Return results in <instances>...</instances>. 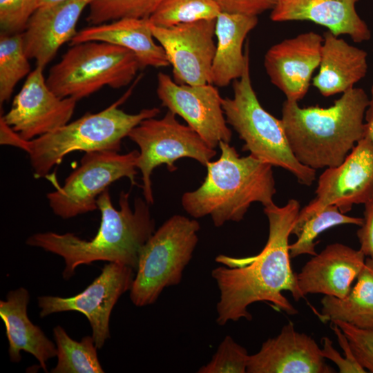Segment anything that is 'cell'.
<instances>
[{"mask_svg": "<svg viewBox=\"0 0 373 373\" xmlns=\"http://www.w3.org/2000/svg\"><path fill=\"white\" fill-rule=\"evenodd\" d=\"M300 210V203L295 199L283 207L275 204L264 207L269 235L262 251L246 258L226 255L216 258L222 265L211 272L220 293L216 307L219 325L240 318L251 320L248 307L260 301L270 303L288 315L298 314L283 291H289L296 301L304 298L291 267L289 249V238Z\"/></svg>", "mask_w": 373, "mask_h": 373, "instance_id": "1", "label": "cell"}, {"mask_svg": "<svg viewBox=\"0 0 373 373\" xmlns=\"http://www.w3.org/2000/svg\"><path fill=\"white\" fill-rule=\"evenodd\" d=\"M129 192L122 191L119 197V209L112 204L109 189L97 198L101 222L97 234L90 240L74 233L59 234L48 231L30 236L26 244L41 248L62 257L66 267L63 277L69 279L76 268L95 261H108L136 269L140 251L155 231L149 204L141 198L129 202Z\"/></svg>", "mask_w": 373, "mask_h": 373, "instance_id": "2", "label": "cell"}, {"mask_svg": "<svg viewBox=\"0 0 373 373\" xmlns=\"http://www.w3.org/2000/svg\"><path fill=\"white\" fill-rule=\"evenodd\" d=\"M368 102L365 90L354 87L327 108L286 99L281 120L296 158L316 171L341 164L363 138Z\"/></svg>", "mask_w": 373, "mask_h": 373, "instance_id": "3", "label": "cell"}, {"mask_svg": "<svg viewBox=\"0 0 373 373\" xmlns=\"http://www.w3.org/2000/svg\"><path fill=\"white\" fill-rule=\"evenodd\" d=\"M218 160L207 165L203 183L182 197L184 211L195 218L210 216L213 224L240 222L250 205L274 204L276 193L272 166L249 154L240 157L229 143L220 142Z\"/></svg>", "mask_w": 373, "mask_h": 373, "instance_id": "4", "label": "cell"}, {"mask_svg": "<svg viewBox=\"0 0 373 373\" xmlns=\"http://www.w3.org/2000/svg\"><path fill=\"white\" fill-rule=\"evenodd\" d=\"M130 91L105 109L87 113L55 131L28 141L26 153L36 178H43L68 154L77 151L119 152L122 140L142 120L155 117L158 108H144L135 114L119 106Z\"/></svg>", "mask_w": 373, "mask_h": 373, "instance_id": "5", "label": "cell"}, {"mask_svg": "<svg viewBox=\"0 0 373 373\" xmlns=\"http://www.w3.org/2000/svg\"><path fill=\"white\" fill-rule=\"evenodd\" d=\"M233 89L231 98H223L222 108L227 124L245 142L242 150L272 166L288 171L300 184L312 185L316 170L296 158L282 120L267 112L256 96L251 82L249 58L242 76L233 82Z\"/></svg>", "mask_w": 373, "mask_h": 373, "instance_id": "6", "label": "cell"}, {"mask_svg": "<svg viewBox=\"0 0 373 373\" xmlns=\"http://www.w3.org/2000/svg\"><path fill=\"white\" fill-rule=\"evenodd\" d=\"M142 69L131 50L90 41L71 45L50 68L46 83L58 97L79 101L104 86L120 88L127 86Z\"/></svg>", "mask_w": 373, "mask_h": 373, "instance_id": "7", "label": "cell"}, {"mask_svg": "<svg viewBox=\"0 0 373 373\" xmlns=\"http://www.w3.org/2000/svg\"><path fill=\"white\" fill-rule=\"evenodd\" d=\"M199 222L174 215L142 247L130 298L137 307L154 303L166 287L181 282L198 244Z\"/></svg>", "mask_w": 373, "mask_h": 373, "instance_id": "8", "label": "cell"}, {"mask_svg": "<svg viewBox=\"0 0 373 373\" xmlns=\"http://www.w3.org/2000/svg\"><path fill=\"white\" fill-rule=\"evenodd\" d=\"M175 115L168 111L161 119H145L127 136L140 149L136 167L142 173L143 195L149 204L154 202L151 175L157 166L166 164L169 171H174V162L182 157L206 166L216 155L214 149L188 125L180 124Z\"/></svg>", "mask_w": 373, "mask_h": 373, "instance_id": "9", "label": "cell"}, {"mask_svg": "<svg viewBox=\"0 0 373 373\" xmlns=\"http://www.w3.org/2000/svg\"><path fill=\"white\" fill-rule=\"evenodd\" d=\"M138 154L137 150L125 154L111 151L86 152L64 185L47 193L54 214L68 219L98 209L99 195L122 178H127L135 185Z\"/></svg>", "mask_w": 373, "mask_h": 373, "instance_id": "10", "label": "cell"}, {"mask_svg": "<svg viewBox=\"0 0 373 373\" xmlns=\"http://www.w3.org/2000/svg\"><path fill=\"white\" fill-rule=\"evenodd\" d=\"M316 197L300 210L298 224L329 206L349 212L353 205L373 200V146L359 140L339 165L326 168L318 178Z\"/></svg>", "mask_w": 373, "mask_h": 373, "instance_id": "11", "label": "cell"}, {"mask_svg": "<svg viewBox=\"0 0 373 373\" xmlns=\"http://www.w3.org/2000/svg\"><path fill=\"white\" fill-rule=\"evenodd\" d=\"M131 267L109 262L101 274L82 292L68 298L44 296L38 298L41 317L51 314L76 311L82 313L92 328L97 349L110 337L109 320L119 297L130 290L135 275Z\"/></svg>", "mask_w": 373, "mask_h": 373, "instance_id": "12", "label": "cell"}, {"mask_svg": "<svg viewBox=\"0 0 373 373\" xmlns=\"http://www.w3.org/2000/svg\"><path fill=\"white\" fill-rule=\"evenodd\" d=\"M157 80L156 93L162 106L184 119L210 147L215 149L220 142H231L232 132L216 86L179 84L162 72Z\"/></svg>", "mask_w": 373, "mask_h": 373, "instance_id": "13", "label": "cell"}, {"mask_svg": "<svg viewBox=\"0 0 373 373\" xmlns=\"http://www.w3.org/2000/svg\"><path fill=\"white\" fill-rule=\"evenodd\" d=\"M216 19L200 20L170 27L152 24L153 37L163 48L179 84H210L216 52Z\"/></svg>", "mask_w": 373, "mask_h": 373, "instance_id": "14", "label": "cell"}, {"mask_svg": "<svg viewBox=\"0 0 373 373\" xmlns=\"http://www.w3.org/2000/svg\"><path fill=\"white\" fill-rule=\"evenodd\" d=\"M77 102L74 98H61L54 93L47 85L44 68L36 66L2 117L23 139L32 140L68 124Z\"/></svg>", "mask_w": 373, "mask_h": 373, "instance_id": "15", "label": "cell"}, {"mask_svg": "<svg viewBox=\"0 0 373 373\" xmlns=\"http://www.w3.org/2000/svg\"><path fill=\"white\" fill-rule=\"evenodd\" d=\"M323 42V36L311 31L283 40L266 52L265 70L287 100L298 102L307 94L320 65Z\"/></svg>", "mask_w": 373, "mask_h": 373, "instance_id": "16", "label": "cell"}, {"mask_svg": "<svg viewBox=\"0 0 373 373\" xmlns=\"http://www.w3.org/2000/svg\"><path fill=\"white\" fill-rule=\"evenodd\" d=\"M247 373H333L316 341L289 322L249 356Z\"/></svg>", "mask_w": 373, "mask_h": 373, "instance_id": "17", "label": "cell"}, {"mask_svg": "<svg viewBox=\"0 0 373 373\" xmlns=\"http://www.w3.org/2000/svg\"><path fill=\"white\" fill-rule=\"evenodd\" d=\"M90 0H67L39 6L21 33L25 52L36 66L46 67L58 50L75 36L78 20Z\"/></svg>", "mask_w": 373, "mask_h": 373, "instance_id": "18", "label": "cell"}, {"mask_svg": "<svg viewBox=\"0 0 373 373\" xmlns=\"http://www.w3.org/2000/svg\"><path fill=\"white\" fill-rule=\"evenodd\" d=\"M365 256L339 242L329 244L308 260L296 274L302 294H322L339 298L350 291L362 269Z\"/></svg>", "mask_w": 373, "mask_h": 373, "instance_id": "19", "label": "cell"}, {"mask_svg": "<svg viewBox=\"0 0 373 373\" xmlns=\"http://www.w3.org/2000/svg\"><path fill=\"white\" fill-rule=\"evenodd\" d=\"M360 0H278L271 10L275 22L309 21L334 35H347L356 43L368 41L371 32L356 10Z\"/></svg>", "mask_w": 373, "mask_h": 373, "instance_id": "20", "label": "cell"}, {"mask_svg": "<svg viewBox=\"0 0 373 373\" xmlns=\"http://www.w3.org/2000/svg\"><path fill=\"white\" fill-rule=\"evenodd\" d=\"M149 18H122L77 31L70 41L74 45L96 41L119 46L131 50L142 68H162L169 64L163 48L155 43Z\"/></svg>", "mask_w": 373, "mask_h": 373, "instance_id": "21", "label": "cell"}, {"mask_svg": "<svg viewBox=\"0 0 373 373\" xmlns=\"http://www.w3.org/2000/svg\"><path fill=\"white\" fill-rule=\"evenodd\" d=\"M258 22L257 16L220 12L216 19L217 44L210 84L225 87L242 76L249 58V46L247 44L243 51V44Z\"/></svg>", "mask_w": 373, "mask_h": 373, "instance_id": "22", "label": "cell"}, {"mask_svg": "<svg viewBox=\"0 0 373 373\" xmlns=\"http://www.w3.org/2000/svg\"><path fill=\"white\" fill-rule=\"evenodd\" d=\"M29 300L27 289L19 287L9 291L6 300L0 301V316L6 327L8 354L10 360L17 363L21 358V351L30 353L46 372V361L57 356V347L41 328L28 318L27 306Z\"/></svg>", "mask_w": 373, "mask_h": 373, "instance_id": "23", "label": "cell"}, {"mask_svg": "<svg viewBox=\"0 0 373 373\" xmlns=\"http://www.w3.org/2000/svg\"><path fill=\"white\" fill-rule=\"evenodd\" d=\"M366 51L352 46L330 31L323 34L318 73L312 84L324 97L354 88L367 70Z\"/></svg>", "mask_w": 373, "mask_h": 373, "instance_id": "24", "label": "cell"}, {"mask_svg": "<svg viewBox=\"0 0 373 373\" xmlns=\"http://www.w3.org/2000/svg\"><path fill=\"white\" fill-rule=\"evenodd\" d=\"M355 285L343 298L324 296L321 321H342L363 329H373V258H365Z\"/></svg>", "mask_w": 373, "mask_h": 373, "instance_id": "25", "label": "cell"}, {"mask_svg": "<svg viewBox=\"0 0 373 373\" xmlns=\"http://www.w3.org/2000/svg\"><path fill=\"white\" fill-rule=\"evenodd\" d=\"M57 363L52 373H103L93 336L72 339L60 325L53 329Z\"/></svg>", "mask_w": 373, "mask_h": 373, "instance_id": "26", "label": "cell"}, {"mask_svg": "<svg viewBox=\"0 0 373 373\" xmlns=\"http://www.w3.org/2000/svg\"><path fill=\"white\" fill-rule=\"evenodd\" d=\"M362 218L352 217L340 211L335 206H329L320 212L312 215L298 224H294L291 234L296 236L297 240L289 245V255L295 258L300 255L314 256L316 238L329 228L341 224H363Z\"/></svg>", "mask_w": 373, "mask_h": 373, "instance_id": "27", "label": "cell"}, {"mask_svg": "<svg viewBox=\"0 0 373 373\" xmlns=\"http://www.w3.org/2000/svg\"><path fill=\"white\" fill-rule=\"evenodd\" d=\"M21 33L0 35V103L11 97L17 84L31 72Z\"/></svg>", "mask_w": 373, "mask_h": 373, "instance_id": "28", "label": "cell"}, {"mask_svg": "<svg viewBox=\"0 0 373 373\" xmlns=\"http://www.w3.org/2000/svg\"><path fill=\"white\" fill-rule=\"evenodd\" d=\"M221 8L214 0H164L149 20L154 26L170 27L205 19H216Z\"/></svg>", "mask_w": 373, "mask_h": 373, "instance_id": "29", "label": "cell"}, {"mask_svg": "<svg viewBox=\"0 0 373 373\" xmlns=\"http://www.w3.org/2000/svg\"><path fill=\"white\" fill-rule=\"evenodd\" d=\"M164 0H90L86 21L97 25L122 18H149Z\"/></svg>", "mask_w": 373, "mask_h": 373, "instance_id": "30", "label": "cell"}, {"mask_svg": "<svg viewBox=\"0 0 373 373\" xmlns=\"http://www.w3.org/2000/svg\"><path fill=\"white\" fill-rule=\"evenodd\" d=\"M247 350L230 336L219 345L211 361L198 373H245L249 359Z\"/></svg>", "mask_w": 373, "mask_h": 373, "instance_id": "31", "label": "cell"}, {"mask_svg": "<svg viewBox=\"0 0 373 373\" xmlns=\"http://www.w3.org/2000/svg\"><path fill=\"white\" fill-rule=\"evenodd\" d=\"M39 7V0H0L1 33H22Z\"/></svg>", "mask_w": 373, "mask_h": 373, "instance_id": "32", "label": "cell"}, {"mask_svg": "<svg viewBox=\"0 0 373 373\" xmlns=\"http://www.w3.org/2000/svg\"><path fill=\"white\" fill-rule=\"evenodd\" d=\"M345 334L358 362L373 373V329H363L342 321H332Z\"/></svg>", "mask_w": 373, "mask_h": 373, "instance_id": "33", "label": "cell"}, {"mask_svg": "<svg viewBox=\"0 0 373 373\" xmlns=\"http://www.w3.org/2000/svg\"><path fill=\"white\" fill-rule=\"evenodd\" d=\"M222 11L258 16L271 10L278 0H214Z\"/></svg>", "mask_w": 373, "mask_h": 373, "instance_id": "34", "label": "cell"}, {"mask_svg": "<svg viewBox=\"0 0 373 373\" xmlns=\"http://www.w3.org/2000/svg\"><path fill=\"white\" fill-rule=\"evenodd\" d=\"M323 348L321 354L326 359L334 363L341 373H365V369L358 363L354 362L341 356L340 353L334 347L332 341L328 337L322 338Z\"/></svg>", "mask_w": 373, "mask_h": 373, "instance_id": "35", "label": "cell"}, {"mask_svg": "<svg viewBox=\"0 0 373 373\" xmlns=\"http://www.w3.org/2000/svg\"><path fill=\"white\" fill-rule=\"evenodd\" d=\"M365 205L363 224L357 231L360 250L365 256L373 258V200Z\"/></svg>", "mask_w": 373, "mask_h": 373, "instance_id": "36", "label": "cell"}, {"mask_svg": "<svg viewBox=\"0 0 373 373\" xmlns=\"http://www.w3.org/2000/svg\"><path fill=\"white\" fill-rule=\"evenodd\" d=\"M0 144L10 145L27 151L28 141L23 139L6 123L2 116L0 118Z\"/></svg>", "mask_w": 373, "mask_h": 373, "instance_id": "37", "label": "cell"}, {"mask_svg": "<svg viewBox=\"0 0 373 373\" xmlns=\"http://www.w3.org/2000/svg\"><path fill=\"white\" fill-rule=\"evenodd\" d=\"M363 138L367 140L373 146V85L371 88V97L364 116Z\"/></svg>", "mask_w": 373, "mask_h": 373, "instance_id": "38", "label": "cell"}, {"mask_svg": "<svg viewBox=\"0 0 373 373\" xmlns=\"http://www.w3.org/2000/svg\"><path fill=\"white\" fill-rule=\"evenodd\" d=\"M67 0H39V7L43 6H49L60 2H63Z\"/></svg>", "mask_w": 373, "mask_h": 373, "instance_id": "39", "label": "cell"}]
</instances>
